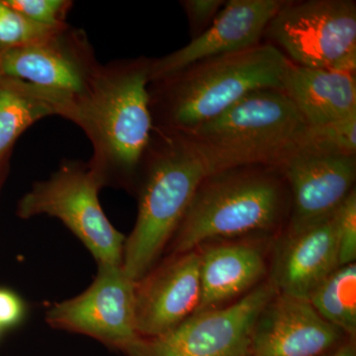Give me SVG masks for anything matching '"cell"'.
Masks as SVG:
<instances>
[{
  "mask_svg": "<svg viewBox=\"0 0 356 356\" xmlns=\"http://www.w3.org/2000/svg\"><path fill=\"white\" fill-rule=\"evenodd\" d=\"M149 84V60L102 65L88 90L63 114L90 140L88 163L103 186H129L139 172L154 131Z\"/></svg>",
  "mask_w": 356,
  "mask_h": 356,
  "instance_id": "cell-1",
  "label": "cell"
},
{
  "mask_svg": "<svg viewBox=\"0 0 356 356\" xmlns=\"http://www.w3.org/2000/svg\"><path fill=\"white\" fill-rule=\"evenodd\" d=\"M289 58L277 47L259 44L206 58L153 81L149 88L154 128L186 132L261 89H282Z\"/></svg>",
  "mask_w": 356,
  "mask_h": 356,
  "instance_id": "cell-2",
  "label": "cell"
},
{
  "mask_svg": "<svg viewBox=\"0 0 356 356\" xmlns=\"http://www.w3.org/2000/svg\"><path fill=\"white\" fill-rule=\"evenodd\" d=\"M308 128L282 89H261L215 118L177 133L209 175L243 166L278 168L303 144Z\"/></svg>",
  "mask_w": 356,
  "mask_h": 356,
  "instance_id": "cell-3",
  "label": "cell"
},
{
  "mask_svg": "<svg viewBox=\"0 0 356 356\" xmlns=\"http://www.w3.org/2000/svg\"><path fill=\"white\" fill-rule=\"evenodd\" d=\"M286 186L276 166H243L206 175L166 250L184 254L209 241L273 229L286 209Z\"/></svg>",
  "mask_w": 356,
  "mask_h": 356,
  "instance_id": "cell-4",
  "label": "cell"
},
{
  "mask_svg": "<svg viewBox=\"0 0 356 356\" xmlns=\"http://www.w3.org/2000/svg\"><path fill=\"white\" fill-rule=\"evenodd\" d=\"M156 129L140 168H145L135 226L124 247L122 268L134 282L149 273L168 248L199 185L203 163L177 132Z\"/></svg>",
  "mask_w": 356,
  "mask_h": 356,
  "instance_id": "cell-5",
  "label": "cell"
},
{
  "mask_svg": "<svg viewBox=\"0 0 356 356\" xmlns=\"http://www.w3.org/2000/svg\"><path fill=\"white\" fill-rule=\"evenodd\" d=\"M103 184L88 163L67 161L20 199L17 215L57 218L86 245L97 264L122 266L126 238L107 219L98 193Z\"/></svg>",
  "mask_w": 356,
  "mask_h": 356,
  "instance_id": "cell-6",
  "label": "cell"
},
{
  "mask_svg": "<svg viewBox=\"0 0 356 356\" xmlns=\"http://www.w3.org/2000/svg\"><path fill=\"white\" fill-rule=\"evenodd\" d=\"M264 35L282 48L292 64L355 74V1H286Z\"/></svg>",
  "mask_w": 356,
  "mask_h": 356,
  "instance_id": "cell-7",
  "label": "cell"
},
{
  "mask_svg": "<svg viewBox=\"0 0 356 356\" xmlns=\"http://www.w3.org/2000/svg\"><path fill=\"white\" fill-rule=\"evenodd\" d=\"M277 294L270 280L229 306L194 313L172 331L136 339L125 356H248L255 323Z\"/></svg>",
  "mask_w": 356,
  "mask_h": 356,
  "instance_id": "cell-8",
  "label": "cell"
},
{
  "mask_svg": "<svg viewBox=\"0 0 356 356\" xmlns=\"http://www.w3.org/2000/svg\"><path fill=\"white\" fill-rule=\"evenodd\" d=\"M135 282L122 266L98 264L90 286L54 304L46 313L54 329L83 334L123 353L139 339L136 331Z\"/></svg>",
  "mask_w": 356,
  "mask_h": 356,
  "instance_id": "cell-9",
  "label": "cell"
},
{
  "mask_svg": "<svg viewBox=\"0 0 356 356\" xmlns=\"http://www.w3.org/2000/svg\"><path fill=\"white\" fill-rule=\"evenodd\" d=\"M100 65L86 33L70 25L38 43L0 51V76L70 98L88 90Z\"/></svg>",
  "mask_w": 356,
  "mask_h": 356,
  "instance_id": "cell-10",
  "label": "cell"
},
{
  "mask_svg": "<svg viewBox=\"0 0 356 356\" xmlns=\"http://www.w3.org/2000/svg\"><path fill=\"white\" fill-rule=\"evenodd\" d=\"M278 168L291 193L289 232L330 216L355 189V156L303 143Z\"/></svg>",
  "mask_w": 356,
  "mask_h": 356,
  "instance_id": "cell-11",
  "label": "cell"
},
{
  "mask_svg": "<svg viewBox=\"0 0 356 356\" xmlns=\"http://www.w3.org/2000/svg\"><path fill=\"white\" fill-rule=\"evenodd\" d=\"M200 250L170 254L135 282L138 337L151 339L172 331L197 310Z\"/></svg>",
  "mask_w": 356,
  "mask_h": 356,
  "instance_id": "cell-12",
  "label": "cell"
},
{
  "mask_svg": "<svg viewBox=\"0 0 356 356\" xmlns=\"http://www.w3.org/2000/svg\"><path fill=\"white\" fill-rule=\"evenodd\" d=\"M286 3L283 0H229L209 27L184 48L149 60V83L206 58L257 46L267 25Z\"/></svg>",
  "mask_w": 356,
  "mask_h": 356,
  "instance_id": "cell-13",
  "label": "cell"
},
{
  "mask_svg": "<svg viewBox=\"0 0 356 356\" xmlns=\"http://www.w3.org/2000/svg\"><path fill=\"white\" fill-rule=\"evenodd\" d=\"M348 337L308 300L277 292L255 323L248 356H325Z\"/></svg>",
  "mask_w": 356,
  "mask_h": 356,
  "instance_id": "cell-14",
  "label": "cell"
},
{
  "mask_svg": "<svg viewBox=\"0 0 356 356\" xmlns=\"http://www.w3.org/2000/svg\"><path fill=\"white\" fill-rule=\"evenodd\" d=\"M339 267L336 212L296 232H289L276 259L273 280L281 294L308 300Z\"/></svg>",
  "mask_w": 356,
  "mask_h": 356,
  "instance_id": "cell-15",
  "label": "cell"
},
{
  "mask_svg": "<svg viewBox=\"0 0 356 356\" xmlns=\"http://www.w3.org/2000/svg\"><path fill=\"white\" fill-rule=\"evenodd\" d=\"M309 128L356 114L355 74L290 64L283 88Z\"/></svg>",
  "mask_w": 356,
  "mask_h": 356,
  "instance_id": "cell-16",
  "label": "cell"
},
{
  "mask_svg": "<svg viewBox=\"0 0 356 356\" xmlns=\"http://www.w3.org/2000/svg\"><path fill=\"white\" fill-rule=\"evenodd\" d=\"M200 302L195 313L222 307L254 287L266 271V257L254 243L215 245L200 252Z\"/></svg>",
  "mask_w": 356,
  "mask_h": 356,
  "instance_id": "cell-17",
  "label": "cell"
},
{
  "mask_svg": "<svg viewBox=\"0 0 356 356\" xmlns=\"http://www.w3.org/2000/svg\"><path fill=\"white\" fill-rule=\"evenodd\" d=\"M70 100L55 91L0 76V163L21 134L44 117H62Z\"/></svg>",
  "mask_w": 356,
  "mask_h": 356,
  "instance_id": "cell-18",
  "label": "cell"
},
{
  "mask_svg": "<svg viewBox=\"0 0 356 356\" xmlns=\"http://www.w3.org/2000/svg\"><path fill=\"white\" fill-rule=\"evenodd\" d=\"M318 315L346 337H356L355 262L337 267L309 298Z\"/></svg>",
  "mask_w": 356,
  "mask_h": 356,
  "instance_id": "cell-19",
  "label": "cell"
},
{
  "mask_svg": "<svg viewBox=\"0 0 356 356\" xmlns=\"http://www.w3.org/2000/svg\"><path fill=\"white\" fill-rule=\"evenodd\" d=\"M50 27L26 18L0 0V51L29 46L53 36L67 27Z\"/></svg>",
  "mask_w": 356,
  "mask_h": 356,
  "instance_id": "cell-20",
  "label": "cell"
},
{
  "mask_svg": "<svg viewBox=\"0 0 356 356\" xmlns=\"http://www.w3.org/2000/svg\"><path fill=\"white\" fill-rule=\"evenodd\" d=\"M303 143L327 151L355 156L356 114L321 127L308 128Z\"/></svg>",
  "mask_w": 356,
  "mask_h": 356,
  "instance_id": "cell-21",
  "label": "cell"
},
{
  "mask_svg": "<svg viewBox=\"0 0 356 356\" xmlns=\"http://www.w3.org/2000/svg\"><path fill=\"white\" fill-rule=\"evenodd\" d=\"M28 19L50 27L67 24L65 17L74 2L70 0H3Z\"/></svg>",
  "mask_w": 356,
  "mask_h": 356,
  "instance_id": "cell-22",
  "label": "cell"
},
{
  "mask_svg": "<svg viewBox=\"0 0 356 356\" xmlns=\"http://www.w3.org/2000/svg\"><path fill=\"white\" fill-rule=\"evenodd\" d=\"M339 266L353 264L356 259L355 188L336 211Z\"/></svg>",
  "mask_w": 356,
  "mask_h": 356,
  "instance_id": "cell-23",
  "label": "cell"
},
{
  "mask_svg": "<svg viewBox=\"0 0 356 356\" xmlns=\"http://www.w3.org/2000/svg\"><path fill=\"white\" fill-rule=\"evenodd\" d=\"M224 0H184L181 1L191 24L192 39L202 34L225 6Z\"/></svg>",
  "mask_w": 356,
  "mask_h": 356,
  "instance_id": "cell-24",
  "label": "cell"
},
{
  "mask_svg": "<svg viewBox=\"0 0 356 356\" xmlns=\"http://www.w3.org/2000/svg\"><path fill=\"white\" fill-rule=\"evenodd\" d=\"M24 315V305L15 293L0 289V327L17 325Z\"/></svg>",
  "mask_w": 356,
  "mask_h": 356,
  "instance_id": "cell-25",
  "label": "cell"
},
{
  "mask_svg": "<svg viewBox=\"0 0 356 356\" xmlns=\"http://www.w3.org/2000/svg\"><path fill=\"white\" fill-rule=\"evenodd\" d=\"M325 356H356L355 337H348L336 350Z\"/></svg>",
  "mask_w": 356,
  "mask_h": 356,
  "instance_id": "cell-26",
  "label": "cell"
},
{
  "mask_svg": "<svg viewBox=\"0 0 356 356\" xmlns=\"http://www.w3.org/2000/svg\"><path fill=\"white\" fill-rule=\"evenodd\" d=\"M0 329H1V327H0Z\"/></svg>",
  "mask_w": 356,
  "mask_h": 356,
  "instance_id": "cell-27",
  "label": "cell"
}]
</instances>
